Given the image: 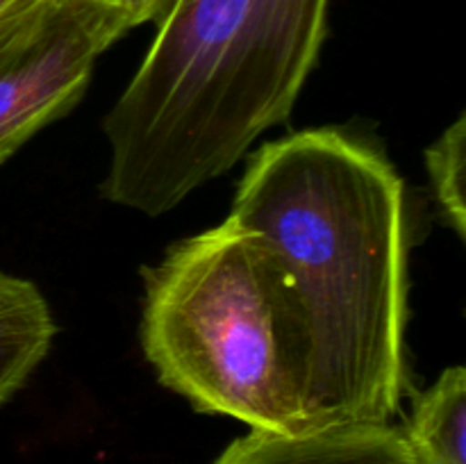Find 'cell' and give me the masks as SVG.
I'll return each mask as SVG.
<instances>
[{
  "mask_svg": "<svg viewBox=\"0 0 466 464\" xmlns=\"http://www.w3.org/2000/svg\"><path fill=\"white\" fill-rule=\"evenodd\" d=\"M100 3L116 9L127 30H132L137 25H144V23L157 21L171 0H100Z\"/></svg>",
  "mask_w": 466,
  "mask_h": 464,
  "instance_id": "cell-9",
  "label": "cell"
},
{
  "mask_svg": "<svg viewBox=\"0 0 466 464\" xmlns=\"http://www.w3.org/2000/svg\"><path fill=\"white\" fill-rule=\"evenodd\" d=\"M32 3L35 0H0V23H5L9 16H14V14H18Z\"/></svg>",
  "mask_w": 466,
  "mask_h": 464,
  "instance_id": "cell-10",
  "label": "cell"
},
{
  "mask_svg": "<svg viewBox=\"0 0 466 464\" xmlns=\"http://www.w3.org/2000/svg\"><path fill=\"white\" fill-rule=\"evenodd\" d=\"M464 146L466 116L460 114L453 126L446 127L440 139L426 150V171L431 189L446 226L458 237L466 230L464 205Z\"/></svg>",
  "mask_w": 466,
  "mask_h": 464,
  "instance_id": "cell-8",
  "label": "cell"
},
{
  "mask_svg": "<svg viewBox=\"0 0 466 464\" xmlns=\"http://www.w3.org/2000/svg\"><path fill=\"white\" fill-rule=\"evenodd\" d=\"M141 348L157 380L198 412L303 435L305 364L271 250L230 217L144 271Z\"/></svg>",
  "mask_w": 466,
  "mask_h": 464,
  "instance_id": "cell-3",
  "label": "cell"
},
{
  "mask_svg": "<svg viewBox=\"0 0 466 464\" xmlns=\"http://www.w3.org/2000/svg\"><path fill=\"white\" fill-rule=\"evenodd\" d=\"M330 0H171L103 121L105 198L162 217L287 121L328 32Z\"/></svg>",
  "mask_w": 466,
  "mask_h": 464,
  "instance_id": "cell-2",
  "label": "cell"
},
{
  "mask_svg": "<svg viewBox=\"0 0 466 464\" xmlns=\"http://www.w3.org/2000/svg\"><path fill=\"white\" fill-rule=\"evenodd\" d=\"M214 464H417L399 428L346 423L303 435L250 430Z\"/></svg>",
  "mask_w": 466,
  "mask_h": 464,
  "instance_id": "cell-5",
  "label": "cell"
},
{
  "mask_svg": "<svg viewBox=\"0 0 466 464\" xmlns=\"http://www.w3.org/2000/svg\"><path fill=\"white\" fill-rule=\"evenodd\" d=\"M230 218L268 246L285 277L312 430L390 423L405 387L410 237L387 155L339 127L264 144Z\"/></svg>",
  "mask_w": 466,
  "mask_h": 464,
  "instance_id": "cell-1",
  "label": "cell"
},
{
  "mask_svg": "<svg viewBox=\"0 0 466 464\" xmlns=\"http://www.w3.org/2000/svg\"><path fill=\"white\" fill-rule=\"evenodd\" d=\"M55 321L30 280L0 271V405L12 398L48 355Z\"/></svg>",
  "mask_w": 466,
  "mask_h": 464,
  "instance_id": "cell-6",
  "label": "cell"
},
{
  "mask_svg": "<svg viewBox=\"0 0 466 464\" xmlns=\"http://www.w3.org/2000/svg\"><path fill=\"white\" fill-rule=\"evenodd\" d=\"M126 32L100 0H35L0 23V164L82 98Z\"/></svg>",
  "mask_w": 466,
  "mask_h": 464,
  "instance_id": "cell-4",
  "label": "cell"
},
{
  "mask_svg": "<svg viewBox=\"0 0 466 464\" xmlns=\"http://www.w3.org/2000/svg\"><path fill=\"white\" fill-rule=\"evenodd\" d=\"M417 464H466V371L449 367L417 394L408 426L403 428Z\"/></svg>",
  "mask_w": 466,
  "mask_h": 464,
  "instance_id": "cell-7",
  "label": "cell"
}]
</instances>
